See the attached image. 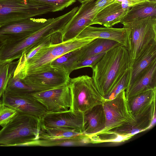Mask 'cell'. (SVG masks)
I'll use <instances>...</instances> for the list:
<instances>
[{
    "mask_svg": "<svg viewBox=\"0 0 156 156\" xmlns=\"http://www.w3.org/2000/svg\"><path fill=\"white\" fill-rule=\"evenodd\" d=\"M40 119L17 112L0 130V146H32L38 139Z\"/></svg>",
    "mask_w": 156,
    "mask_h": 156,
    "instance_id": "2",
    "label": "cell"
},
{
    "mask_svg": "<svg viewBox=\"0 0 156 156\" xmlns=\"http://www.w3.org/2000/svg\"><path fill=\"white\" fill-rule=\"evenodd\" d=\"M130 62L127 49L119 45L106 51L91 68L94 84L104 97L129 69Z\"/></svg>",
    "mask_w": 156,
    "mask_h": 156,
    "instance_id": "1",
    "label": "cell"
},
{
    "mask_svg": "<svg viewBox=\"0 0 156 156\" xmlns=\"http://www.w3.org/2000/svg\"><path fill=\"white\" fill-rule=\"evenodd\" d=\"M56 12L51 6L30 0H0V26Z\"/></svg>",
    "mask_w": 156,
    "mask_h": 156,
    "instance_id": "6",
    "label": "cell"
},
{
    "mask_svg": "<svg viewBox=\"0 0 156 156\" xmlns=\"http://www.w3.org/2000/svg\"><path fill=\"white\" fill-rule=\"evenodd\" d=\"M155 62H156V42L151 44L130 66V76L128 87L140 74Z\"/></svg>",
    "mask_w": 156,
    "mask_h": 156,
    "instance_id": "20",
    "label": "cell"
},
{
    "mask_svg": "<svg viewBox=\"0 0 156 156\" xmlns=\"http://www.w3.org/2000/svg\"><path fill=\"white\" fill-rule=\"evenodd\" d=\"M70 73L64 66L49 65L20 79L35 92L54 89L68 84Z\"/></svg>",
    "mask_w": 156,
    "mask_h": 156,
    "instance_id": "7",
    "label": "cell"
},
{
    "mask_svg": "<svg viewBox=\"0 0 156 156\" xmlns=\"http://www.w3.org/2000/svg\"><path fill=\"white\" fill-rule=\"evenodd\" d=\"M41 126L46 128L61 127L83 132V114L75 113L70 109L64 111L47 112L40 119Z\"/></svg>",
    "mask_w": 156,
    "mask_h": 156,
    "instance_id": "13",
    "label": "cell"
},
{
    "mask_svg": "<svg viewBox=\"0 0 156 156\" xmlns=\"http://www.w3.org/2000/svg\"><path fill=\"white\" fill-rule=\"evenodd\" d=\"M129 9H124L120 4L113 3L96 14L93 20L92 25L98 24L105 27H112L120 22Z\"/></svg>",
    "mask_w": 156,
    "mask_h": 156,
    "instance_id": "18",
    "label": "cell"
},
{
    "mask_svg": "<svg viewBox=\"0 0 156 156\" xmlns=\"http://www.w3.org/2000/svg\"><path fill=\"white\" fill-rule=\"evenodd\" d=\"M47 112H56L70 109L71 95L68 84L54 89L31 93Z\"/></svg>",
    "mask_w": 156,
    "mask_h": 156,
    "instance_id": "10",
    "label": "cell"
},
{
    "mask_svg": "<svg viewBox=\"0 0 156 156\" xmlns=\"http://www.w3.org/2000/svg\"><path fill=\"white\" fill-rule=\"evenodd\" d=\"M83 132L89 136L104 129L105 126V117L103 105H96L83 114Z\"/></svg>",
    "mask_w": 156,
    "mask_h": 156,
    "instance_id": "16",
    "label": "cell"
},
{
    "mask_svg": "<svg viewBox=\"0 0 156 156\" xmlns=\"http://www.w3.org/2000/svg\"><path fill=\"white\" fill-rule=\"evenodd\" d=\"M156 89V62L152 64L138 76L125 90L128 100L142 92Z\"/></svg>",
    "mask_w": 156,
    "mask_h": 156,
    "instance_id": "15",
    "label": "cell"
},
{
    "mask_svg": "<svg viewBox=\"0 0 156 156\" xmlns=\"http://www.w3.org/2000/svg\"><path fill=\"white\" fill-rule=\"evenodd\" d=\"M54 19L30 18L0 26V50L6 45L15 43L30 36Z\"/></svg>",
    "mask_w": 156,
    "mask_h": 156,
    "instance_id": "8",
    "label": "cell"
},
{
    "mask_svg": "<svg viewBox=\"0 0 156 156\" xmlns=\"http://www.w3.org/2000/svg\"><path fill=\"white\" fill-rule=\"evenodd\" d=\"M130 76V70L129 69L124 74L121 79L110 92L104 97L105 99H112L121 91L125 90L128 86Z\"/></svg>",
    "mask_w": 156,
    "mask_h": 156,
    "instance_id": "25",
    "label": "cell"
},
{
    "mask_svg": "<svg viewBox=\"0 0 156 156\" xmlns=\"http://www.w3.org/2000/svg\"><path fill=\"white\" fill-rule=\"evenodd\" d=\"M5 91L15 94L31 93L35 92L19 78L13 75L9 80Z\"/></svg>",
    "mask_w": 156,
    "mask_h": 156,
    "instance_id": "24",
    "label": "cell"
},
{
    "mask_svg": "<svg viewBox=\"0 0 156 156\" xmlns=\"http://www.w3.org/2000/svg\"><path fill=\"white\" fill-rule=\"evenodd\" d=\"M115 2V0H96L94 1V11L96 14L107 6Z\"/></svg>",
    "mask_w": 156,
    "mask_h": 156,
    "instance_id": "30",
    "label": "cell"
},
{
    "mask_svg": "<svg viewBox=\"0 0 156 156\" xmlns=\"http://www.w3.org/2000/svg\"><path fill=\"white\" fill-rule=\"evenodd\" d=\"M122 24L127 29L126 49L131 66L151 44L156 42V17L149 16Z\"/></svg>",
    "mask_w": 156,
    "mask_h": 156,
    "instance_id": "4",
    "label": "cell"
},
{
    "mask_svg": "<svg viewBox=\"0 0 156 156\" xmlns=\"http://www.w3.org/2000/svg\"><path fill=\"white\" fill-rule=\"evenodd\" d=\"M31 94H15L5 91L2 96V102L4 105L17 112L40 119L47 111Z\"/></svg>",
    "mask_w": 156,
    "mask_h": 156,
    "instance_id": "11",
    "label": "cell"
},
{
    "mask_svg": "<svg viewBox=\"0 0 156 156\" xmlns=\"http://www.w3.org/2000/svg\"><path fill=\"white\" fill-rule=\"evenodd\" d=\"M2 104H3V103H2V101H0V108L1 107L2 105Z\"/></svg>",
    "mask_w": 156,
    "mask_h": 156,
    "instance_id": "33",
    "label": "cell"
},
{
    "mask_svg": "<svg viewBox=\"0 0 156 156\" xmlns=\"http://www.w3.org/2000/svg\"><path fill=\"white\" fill-rule=\"evenodd\" d=\"M68 84L71 95L70 110L73 112L83 114L94 106L103 104L104 96L92 77L84 75L70 78Z\"/></svg>",
    "mask_w": 156,
    "mask_h": 156,
    "instance_id": "5",
    "label": "cell"
},
{
    "mask_svg": "<svg viewBox=\"0 0 156 156\" xmlns=\"http://www.w3.org/2000/svg\"><path fill=\"white\" fill-rule=\"evenodd\" d=\"M87 136L80 131L61 127L46 128L41 126L40 123L37 140L59 141Z\"/></svg>",
    "mask_w": 156,
    "mask_h": 156,
    "instance_id": "19",
    "label": "cell"
},
{
    "mask_svg": "<svg viewBox=\"0 0 156 156\" xmlns=\"http://www.w3.org/2000/svg\"><path fill=\"white\" fill-rule=\"evenodd\" d=\"M94 1L82 4L72 18L61 32L62 41L76 37L85 28L92 25L96 15L94 10Z\"/></svg>",
    "mask_w": 156,
    "mask_h": 156,
    "instance_id": "12",
    "label": "cell"
},
{
    "mask_svg": "<svg viewBox=\"0 0 156 156\" xmlns=\"http://www.w3.org/2000/svg\"><path fill=\"white\" fill-rule=\"evenodd\" d=\"M102 105L105 117V126L101 131L135 122V117L128 105L125 90L122 91L112 99L105 100Z\"/></svg>",
    "mask_w": 156,
    "mask_h": 156,
    "instance_id": "9",
    "label": "cell"
},
{
    "mask_svg": "<svg viewBox=\"0 0 156 156\" xmlns=\"http://www.w3.org/2000/svg\"><path fill=\"white\" fill-rule=\"evenodd\" d=\"M127 28L112 27H97L88 26L83 30L76 37L88 38L94 40L102 38L115 41L120 45L127 48Z\"/></svg>",
    "mask_w": 156,
    "mask_h": 156,
    "instance_id": "14",
    "label": "cell"
},
{
    "mask_svg": "<svg viewBox=\"0 0 156 156\" xmlns=\"http://www.w3.org/2000/svg\"><path fill=\"white\" fill-rule=\"evenodd\" d=\"M95 0H76V1H78L81 4H85L90 2H91L94 1Z\"/></svg>",
    "mask_w": 156,
    "mask_h": 156,
    "instance_id": "32",
    "label": "cell"
},
{
    "mask_svg": "<svg viewBox=\"0 0 156 156\" xmlns=\"http://www.w3.org/2000/svg\"><path fill=\"white\" fill-rule=\"evenodd\" d=\"M105 53H100L73 63L69 68V72L71 73L74 70L83 67H90L92 68L100 60Z\"/></svg>",
    "mask_w": 156,
    "mask_h": 156,
    "instance_id": "26",
    "label": "cell"
},
{
    "mask_svg": "<svg viewBox=\"0 0 156 156\" xmlns=\"http://www.w3.org/2000/svg\"><path fill=\"white\" fill-rule=\"evenodd\" d=\"M17 112L15 110L3 103L0 108V126L2 127L5 126Z\"/></svg>",
    "mask_w": 156,
    "mask_h": 156,
    "instance_id": "28",
    "label": "cell"
},
{
    "mask_svg": "<svg viewBox=\"0 0 156 156\" xmlns=\"http://www.w3.org/2000/svg\"><path fill=\"white\" fill-rule=\"evenodd\" d=\"M37 3L51 6L56 12L62 11L72 5L76 0H30Z\"/></svg>",
    "mask_w": 156,
    "mask_h": 156,
    "instance_id": "27",
    "label": "cell"
},
{
    "mask_svg": "<svg viewBox=\"0 0 156 156\" xmlns=\"http://www.w3.org/2000/svg\"><path fill=\"white\" fill-rule=\"evenodd\" d=\"M119 45L120 44L119 43L113 40L102 38L95 39L77 50L73 58L72 64L88 57L106 52Z\"/></svg>",
    "mask_w": 156,
    "mask_h": 156,
    "instance_id": "17",
    "label": "cell"
},
{
    "mask_svg": "<svg viewBox=\"0 0 156 156\" xmlns=\"http://www.w3.org/2000/svg\"><path fill=\"white\" fill-rule=\"evenodd\" d=\"M93 40L88 38L76 37L52 44L42 48L31 58L17 66L13 76L21 79L36 70L51 65L52 61L63 54L80 49Z\"/></svg>",
    "mask_w": 156,
    "mask_h": 156,
    "instance_id": "3",
    "label": "cell"
},
{
    "mask_svg": "<svg viewBox=\"0 0 156 156\" xmlns=\"http://www.w3.org/2000/svg\"><path fill=\"white\" fill-rule=\"evenodd\" d=\"M149 1L156 2V0H148Z\"/></svg>",
    "mask_w": 156,
    "mask_h": 156,
    "instance_id": "34",
    "label": "cell"
},
{
    "mask_svg": "<svg viewBox=\"0 0 156 156\" xmlns=\"http://www.w3.org/2000/svg\"><path fill=\"white\" fill-rule=\"evenodd\" d=\"M18 60L10 62H0V98L5 91L10 78L13 75Z\"/></svg>",
    "mask_w": 156,
    "mask_h": 156,
    "instance_id": "23",
    "label": "cell"
},
{
    "mask_svg": "<svg viewBox=\"0 0 156 156\" xmlns=\"http://www.w3.org/2000/svg\"><path fill=\"white\" fill-rule=\"evenodd\" d=\"M156 89L150 90L137 94L129 98L128 103L134 116L148 108L156 100Z\"/></svg>",
    "mask_w": 156,
    "mask_h": 156,
    "instance_id": "22",
    "label": "cell"
},
{
    "mask_svg": "<svg viewBox=\"0 0 156 156\" xmlns=\"http://www.w3.org/2000/svg\"><path fill=\"white\" fill-rule=\"evenodd\" d=\"M148 0H115V2L120 4L122 8L129 9L131 7Z\"/></svg>",
    "mask_w": 156,
    "mask_h": 156,
    "instance_id": "31",
    "label": "cell"
},
{
    "mask_svg": "<svg viewBox=\"0 0 156 156\" xmlns=\"http://www.w3.org/2000/svg\"><path fill=\"white\" fill-rule=\"evenodd\" d=\"M77 50L66 53L57 58L52 61L51 65L64 66L69 71L71 64L72 58L75 55Z\"/></svg>",
    "mask_w": 156,
    "mask_h": 156,
    "instance_id": "29",
    "label": "cell"
},
{
    "mask_svg": "<svg viewBox=\"0 0 156 156\" xmlns=\"http://www.w3.org/2000/svg\"><path fill=\"white\" fill-rule=\"evenodd\" d=\"M149 16L156 17V2L147 1L131 7L120 23H130Z\"/></svg>",
    "mask_w": 156,
    "mask_h": 156,
    "instance_id": "21",
    "label": "cell"
}]
</instances>
